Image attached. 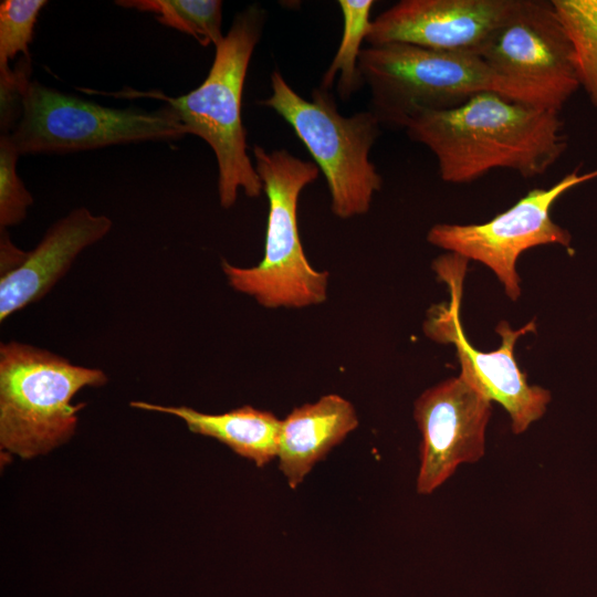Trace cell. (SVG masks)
I'll return each mask as SVG.
<instances>
[{"instance_id": "obj_10", "label": "cell", "mask_w": 597, "mask_h": 597, "mask_svg": "<svg viewBox=\"0 0 597 597\" xmlns=\"http://www.w3.org/2000/svg\"><path fill=\"white\" fill-rule=\"evenodd\" d=\"M597 178V168L579 174V167L549 188H534L507 210L484 223H439L430 228L432 245L486 265L502 283L506 295H521L517 258L527 249L559 244L568 248L570 233L551 217L554 202L569 189Z\"/></svg>"}, {"instance_id": "obj_12", "label": "cell", "mask_w": 597, "mask_h": 597, "mask_svg": "<svg viewBox=\"0 0 597 597\" xmlns=\"http://www.w3.org/2000/svg\"><path fill=\"white\" fill-rule=\"evenodd\" d=\"M516 0H401L371 21L369 45L406 43L480 55Z\"/></svg>"}, {"instance_id": "obj_5", "label": "cell", "mask_w": 597, "mask_h": 597, "mask_svg": "<svg viewBox=\"0 0 597 597\" xmlns=\"http://www.w3.org/2000/svg\"><path fill=\"white\" fill-rule=\"evenodd\" d=\"M294 130L323 172L332 212L348 219L366 213L383 178L369 159L380 135V122L370 111L339 114L334 97L321 87L303 98L280 71L271 74V95L260 102Z\"/></svg>"}, {"instance_id": "obj_21", "label": "cell", "mask_w": 597, "mask_h": 597, "mask_svg": "<svg viewBox=\"0 0 597 597\" xmlns=\"http://www.w3.org/2000/svg\"><path fill=\"white\" fill-rule=\"evenodd\" d=\"M31 56H20L8 74L0 75V128L10 134L22 115L25 92L32 82Z\"/></svg>"}, {"instance_id": "obj_8", "label": "cell", "mask_w": 597, "mask_h": 597, "mask_svg": "<svg viewBox=\"0 0 597 597\" xmlns=\"http://www.w3.org/2000/svg\"><path fill=\"white\" fill-rule=\"evenodd\" d=\"M480 56L513 101L561 112L579 88L574 48L552 0H516Z\"/></svg>"}, {"instance_id": "obj_11", "label": "cell", "mask_w": 597, "mask_h": 597, "mask_svg": "<svg viewBox=\"0 0 597 597\" xmlns=\"http://www.w3.org/2000/svg\"><path fill=\"white\" fill-rule=\"evenodd\" d=\"M491 402L461 375L426 389L416 399L413 418L421 433L419 494H431L459 465L484 455Z\"/></svg>"}, {"instance_id": "obj_7", "label": "cell", "mask_w": 597, "mask_h": 597, "mask_svg": "<svg viewBox=\"0 0 597 597\" xmlns=\"http://www.w3.org/2000/svg\"><path fill=\"white\" fill-rule=\"evenodd\" d=\"M8 135L21 156L176 140L188 133L167 104L154 111L106 107L32 80L21 118Z\"/></svg>"}, {"instance_id": "obj_13", "label": "cell", "mask_w": 597, "mask_h": 597, "mask_svg": "<svg viewBox=\"0 0 597 597\" xmlns=\"http://www.w3.org/2000/svg\"><path fill=\"white\" fill-rule=\"evenodd\" d=\"M112 220L80 207L55 221L21 263L0 277V321L42 300L86 248L111 231Z\"/></svg>"}, {"instance_id": "obj_16", "label": "cell", "mask_w": 597, "mask_h": 597, "mask_svg": "<svg viewBox=\"0 0 597 597\" xmlns=\"http://www.w3.org/2000/svg\"><path fill=\"white\" fill-rule=\"evenodd\" d=\"M373 0H339L343 34L337 51L323 74L320 87L328 91L337 77V92L348 100L363 84L358 69L362 43L366 41L371 21Z\"/></svg>"}, {"instance_id": "obj_15", "label": "cell", "mask_w": 597, "mask_h": 597, "mask_svg": "<svg viewBox=\"0 0 597 597\" xmlns=\"http://www.w3.org/2000/svg\"><path fill=\"white\" fill-rule=\"evenodd\" d=\"M133 408L172 415L185 421L197 434L210 437L228 446L237 454L261 468L277 455L281 421L272 412L251 406L212 415L187 406H163L132 401Z\"/></svg>"}, {"instance_id": "obj_2", "label": "cell", "mask_w": 597, "mask_h": 597, "mask_svg": "<svg viewBox=\"0 0 597 597\" xmlns=\"http://www.w3.org/2000/svg\"><path fill=\"white\" fill-rule=\"evenodd\" d=\"M265 19L266 12L258 4L238 12L216 46L207 77L185 95L170 97L155 91L112 94L165 101L177 113L187 133L202 138L211 147L218 168L219 202L224 209L235 203L239 190L250 198L263 191L248 154L241 105L247 72Z\"/></svg>"}, {"instance_id": "obj_9", "label": "cell", "mask_w": 597, "mask_h": 597, "mask_svg": "<svg viewBox=\"0 0 597 597\" xmlns=\"http://www.w3.org/2000/svg\"><path fill=\"white\" fill-rule=\"evenodd\" d=\"M468 260L449 253L433 262L439 277L451 291V301L430 310L423 329L427 336L438 343H449L455 347L461 366L460 375L491 401L500 404L509 413L512 431L523 433L541 419L551 401L547 389L530 385L514 356L516 341L535 331L532 321L519 329H513L503 321L495 327L501 336L498 349L482 352L467 339L460 321L461 289Z\"/></svg>"}, {"instance_id": "obj_14", "label": "cell", "mask_w": 597, "mask_h": 597, "mask_svg": "<svg viewBox=\"0 0 597 597\" xmlns=\"http://www.w3.org/2000/svg\"><path fill=\"white\" fill-rule=\"evenodd\" d=\"M357 426L353 405L335 394L294 408L281 421L276 455L289 486H298L315 463Z\"/></svg>"}, {"instance_id": "obj_18", "label": "cell", "mask_w": 597, "mask_h": 597, "mask_svg": "<svg viewBox=\"0 0 597 597\" xmlns=\"http://www.w3.org/2000/svg\"><path fill=\"white\" fill-rule=\"evenodd\" d=\"M572 41L577 76L597 108V0H552Z\"/></svg>"}, {"instance_id": "obj_17", "label": "cell", "mask_w": 597, "mask_h": 597, "mask_svg": "<svg viewBox=\"0 0 597 597\" xmlns=\"http://www.w3.org/2000/svg\"><path fill=\"white\" fill-rule=\"evenodd\" d=\"M117 6L151 13L158 22L192 36L202 46L222 41L220 0H119Z\"/></svg>"}, {"instance_id": "obj_1", "label": "cell", "mask_w": 597, "mask_h": 597, "mask_svg": "<svg viewBox=\"0 0 597 597\" xmlns=\"http://www.w3.org/2000/svg\"><path fill=\"white\" fill-rule=\"evenodd\" d=\"M404 128L430 149L449 184L471 182L495 168L538 176L567 148L559 112L494 91L479 92L454 108L416 114Z\"/></svg>"}, {"instance_id": "obj_4", "label": "cell", "mask_w": 597, "mask_h": 597, "mask_svg": "<svg viewBox=\"0 0 597 597\" xmlns=\"http://www.w3.org/2000/svg\"><path fill=\"white\" fill-rule=\"evenodd\" d=\"M108 381L104 370L72 364L51 350L18 341L0 344V444L22 459L45 454L75 433L72 404L83 388Z\"/></svg>"}, {"instance_id": "obj_3", "label": "cell", "mask_w": 597, "mask_h": 597, "mask_svg": "<svg viewBox=\"0 0 597 597\" xmlns=\"http://www.w3.org/2000/svg\"><path fill=\"white\" fill-rule=\"evenodd\" d=\"M255 170L269 201L264 256L251 268L222 261L229 285L268 308H302L327 297L328 272L314 269L302 247L297 203L302 190L313 184L320 168L286 149L268 151L253 147Z\"/></svg>"}, {"instance_id": "obj_6", "label": "cell", "mask_w": 597, "mask_h": 597, "mask_svg": "<svg viewBox=\"0 0 597 597\" xmlns=\"http://www.w3.org/2000/svg\"><path fill=\"white\" fill-rule=\"evenodd\" d=\"M359 73L370 111L381 124L402 127L416 114L454 108L474 94L501 87L480 55L406 43L362 50Z\"/></svg>"}, {"instance_id": "obj_19", "label": "cell", "mask_w": 597, "mask_h": 597, "mask_svg": "<svg viewBox=\"0 0 597 597\" xmlns=\"http://www.w3.org/2000/svg\"><path fill=\"white\" fill-rule=\"evenodd\" d=\"M45 0H2L0 2V75L11 71L18 54L30 57L29 46Z\"/></svg>"}, {"instance_id": "obj_20", "label": "cell", "mask_w": 597, "mask_h": 597, "mask_svg": "<svg viewBox=\"0 0 597 597\" xmlns=\"http://www.w3.org/2000/svg\"><path fill=\"white\" fill-rule=\"evenodd\" d=\"M17 151L8 134L0 137V228L7 229L22 222L33 197L17 171Z\"/></svg>"}]
</instances>
